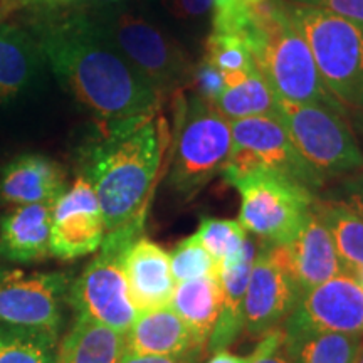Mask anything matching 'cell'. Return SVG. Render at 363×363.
<instances>
[{
  "label": "cell",
  "mask_w": 363,
  "mask_h": 363,
  "mask_svg": "<svg viewBox=\"0 0 363 363\" xmlns=\"http://www.w3.org/2000/svg\"><path fill=\"white\" fill-rule=\"evenodd\" d=\"M123 353V333L86 316H76L57 348V363H120Z\"/></svg>",
  "instance_id": "603a6c76"
},
{
  "label": "cell",
  "mask_w": 363,
  "mask_h": 363,
  "mask_svg": "<svg viewBox=\"0 0 363 363\" xmlns=\"http://www.w3.org/2000/svg\"><path fill=\"white\" fill-rule=\"evenodd\" d=\"M313 212L323 222L333 239L340 259L348 274L363 269V219L347 203L335 197H318Z\"/></svg>",
  "instance_id": "d4e9b609"
},
{
  "label": "cell",
  "mask_w": 363,
  "mask_h": 363,
  "mask_svg": "<svg viewBox=\"0 0 363 363\" xmlns=\"http://www.w3.org/2000/svg\"><path fill=\"white\" fill-rule=\"evenodd\" d=\"M108 40L163 98L189 88L194 65L174 39L131 12L94 19Z\"/></svg>",
  "instance_id": "9c48e42d"
},
{
  "label": "cell",
  "mask_w": 363,
  "mask_h": 363,
  "mask_svg": "<svg viewBox=\"0 0 363 363\" xmlns=\"http://www.w3.org/2000/svg\"><path fill=\"white\" fill-rule=\"evenodd\" d=\"M362 347L363 335L328 331L284 335V348L291 363H357Z\"/></svg>",
  "instance_id": "484cf974"
},
{
  "label": "cell",
  "mask_w": 363,
  "mask_h": 363,
  "mask_svg": "<svg viewBox=\"0 0 363 363\" xmlns=\"http://www.w3.org/2000/svg\"><path fill=\"white\" fill-rule=\"evenodd\" d=\"M120 363H180L177 358L172 357H155V355H131L123 353Z\"/></svg>",
  "instance_id": "8d00e7d4"
},
{
  "label": "cell",
  "mask_w": 363,
  "mask_h": 363,
  "mask_svg": "<svg viewBox=\"0 0 363 363\" xmlns=\"http://www.w3.org/2000/svg\"><path fill=\"white\" fill-rule=\"evenodd\" d=\"M125 274L130 298L136 313L170 306L175 281L170 269V256L157 242L140 235L125 254Z\"/></svg>",
  "instance_id": "e0dca14e"
},
{
  "label": "cell",
  "mask_w": 363,
  "mask_h": 363,
  "mask_svg": "<svg viewBox=\"0 0 363 363\" xmlns=\"http://www.w3.org/2000/svg\"><path fill=\"white\" fill-rule=\"evenodd\" d=\"M357 363H363V347H362L360 355H358V360H357Z\"/></svg>",
  "instance_id": "60d3db41"
},
{
  "label": "cell",
  "mask_w": 363,
  "mask_h": 363,
  "mask_svg": "<svg viewBox=\"0 0 363 363\" xmlns=\"http://www.w3.org/2000/svg\"><path fill=\"white\" fill-rule=\"evenodd\" d=\"M66 192V174L52 158L26 153L4 167L0 175V201L7 206L54 203Z\"/></svg>",
  "instance_id": "ac0fdd59"
},
{
  "label": "cell",
  "mask_w": 363,
  "mask_h": 363,
  "mask_svg": "<svg viewBox=\"0 0 363 363\" xmlns=\"http://www.w3.org/2000/svg\"><path fill=\"white\" fill-rule=\"evenodd\" d=\"M355 278L358 279V283H360V284L363 286V269H362L360 272H357V276H355Z\"/></svg>",
  "instance_id": "ab89813d"
},
{
  "label": "cell",
  "mask_w": 363,
  "mask_h": 363,
  "mask_svg": "<svg viewBox=\"0 0 363 363\" xmlns=\"http://www.w3.org/2000/svg\"><path fill=\"white\" fill-rule=\"evenodd\" d=\"M252 355H235V353H230L229 350H220L212 353V358L207 363H249L251 362Z\"/></svg>",
  "instance_id": "74e56055"
},
{
  "label": "cell",
  "mask_w": 363,
  "mask_h": 363,
  "mask_svg": "<svg viewBox=\"0 0 363 363\" xmlns=\"http://www.w3.org/2000/svg\"><path fill=\"white\" fill-rule=\"evenodd\" d=\"M301 296L281 247L261 240L244 299V333L249 338H262L283 326Z\"/></svg>",
  "instance_id": "8fae6325"
},
{
  "label": "cell",
  "mask_w": 363,
  "mask_h": 363,
  "mask_svg": "<svg viewBox=\"0 0 363 363\" xmlns=\"http://www.w3.org/2000/svg\"><path fill=\"white\" fill-rule=\"evenodd\" d=\"M0 363H57V333L0 325Z\"/></svg>",
  "instance_id": "4316f807"
},
{
  "label": "cell",
  "mask_w": 363,
  "mask_h": 363,
  "mask_svg": "<svg viewBox=\"0 0 363 363\" xmlns=\"http://www.w3.org/2000/svg\"><path fill=\"white\" fill-rule=\"evenodd\" d=\"M101 140L88 150L83 177L96 192L104 229L145 224L165 153V121L153 113L101 125Z\"/></svg>",
  "instance_id": "7a4b0ae2"
},
{
  "label": "cell",
  "mask_w": 363,
  "mask_h": 363,
  "mask_svg": "<svg viewBox=\"0 0 363 363\" xmlns=\"http://www.w3.org/2000/svg\"><path fill=\"white\" fill-rule=\"evenodd\" d=\"M233 150L220 175L227 182L254 169L269 172L298 182L311 192L325 187L326 182L299 155L276 115H262L230 121Z\"/></svg>",
  "instance_id": "30bf717a"
},
{
  "label": "cell",
  "mask_w": 363,
  "mask_h": 363,
  "mask_svg": "<svg viewBox=\"0 0 363 363\" xmlns=\"http://www.w3.org/2000/svg\"><path fill=\"white\" fill-rule=\"evenodd\" d=\"M219 274L185 281L175 286L170 299L174 310L194 340L195 348L202 352L211 340L220 308Z\"/></svg>",
  "instance_id": "44dd1931"
},
{
  "label": "cell",
  "mask_w": 363,
  "mask_h": 363,
  "mask_svg": "<svg viewBox=\"0 0 363 363\" xmlns=\"http://www.w3.org/2000/svg\"><path fill=\"white\" fill-rule=\"evenodd\" d=\"M203 57L224 72L249 71L252 67H257L247 44L235 34L212 30L206 40V56Z\"/></svg>",
  "instance_id": "f546056e"
},
{
  "label": "cell",
  "mask_w": 363,
  "mask_h": 363,
  "mask_svg": "<svg viewBox=\"0 0 363 363\" xmlns=\"http://www.w3.org/2000/svg\"><path fill=\"white\" fill-rule=\"evenodd\" d=\"M182 93L175 94L179 110L169 182L177 194L189 201L224 169L233 150V133L230 121L214 104L195 94L185 101Z\"/></svg>",
  "instance_id": "5b68a950"
},
{
  "label": "cell",
  "mask_w": 363,
  "mask_h": 363,
  "mask_svg": "<svg viewBox=\"0 0 363 363\" xmlns=\"http://www.w3.org/2000/svg\"><path fill=\"white\" fill-rule=\"evenodd\" d=\"M106 229L96 192L79 175L54 202L49 252L61 261L89 256L101 247Z\"/></svg>",
  "instance_id": "5bb4252c"
},
{
  "label": "cell",
  "mask_w": 363,
  "mask_h": 363,
  "mask_svg": "<svg viewBox=\"0 0 363 363\" xmlns=\"http://www.w3.org/2000/svg\"><path fill=\"white\" fill-rule=\"evenodd\" d=\"M240 38L276 96L291 103L326 104L347 113L326 89L306 40L286 16L283 0H266Z\"/></svg>",
  "instance_id": "3957f363"
},
{
  "label": "cell",
  "mask_w": 363,
  "mask_h": 363,
  "mask_svg": "<svg viewBox=\"0 0 363 363\" xmlns=\"http://www.w3.org/2000/svg\"><path fill=\"white\" fill-rule=\"evenodd\" d=\"M279 247L286 266L303 294L347 272L328 229L318 219L313 207L299 233Z\"/></svg>",
  "instance_id": "2e32d148"
},
{
  "label": "cell",
  "mask_w": 363,
  "mask_h": 363,
  "mask_svg": "<svg viewBox=\"0 0 363 363\" xmlns=\"http://www.w3.org/2000/svg\"><path fill=\"white\" fill-rule=\"evenodd\" d=\"M227 184L239 192V222L244 229L272 246H284L299 233L318 195L264 169L233 177Z\"/></svg>",
  "instance_id": "ba28073f"
},
{
  "label": "cell",
  "mask_w": 363,
  "mask_h": 363,
  "mask_svg": "<svg viewBox=\"0 0 363 363\" xmlns=\"http://www.w3.org/2000/svg\"><path fill=\"white\" fill-rule=\"evenodd\" d=\"M259 249L261 240L247 234L242 247L234 256L219 262L220 308L214 331L207 343L208 353L227 350L244 333V299Z\"/></svg>",
  "instance_id": "9a60e30c"
},
{
  "label": "cell",
  "mask_w": 363,
  "mask_h": 363,
  "mask_svg": "<svg viewBox=\"0 0 363 363\" xmlns=\"http://www.w3.org/2000/svg\"><path fill=\"white\" fill-rule=\"evenodd\" d=\"M247 234L239 220L202 217L195 238L201 240L202 246L217 262H220L225 257L234 256L242 247Z\"/></svg>",
  "instance_id": "f1b7e54d"
},
{
  "label": "cell",
  "mask_w": 363,
  "mask_h": 363,
  "mask_svg": "<svg viewBox=\"0 0 363 363\" xmlns=\"http://www.w3.org/2000/svg\"><path fill=\"white\" fill-rule=\"evenodd\" d=\"M335 199L347 203L352 211H355L363 219V170L343 177Z\"/></svg>",
  "instance_id": "836d02e7"
},
{
  "label": "cell",
  "mask_w": 363,
  "mask_h": 363,
  "mask_svg": "<svg viewBox=\"0 0 363 363\" xmlns=\"http://www.w3.org/2000/svg\"><path fill=\"white\" fill-rule=\"evenodd\" d=\"M251 355L252 358L249 363H291L284 348V330L278 326L266 333Z\"/></svg>",
  "instance_id": "d6a6232c"
},
{
  "label": "cell",
  "mask_w": 363,
  "mask_h": 363,
  "mask_svg": "<svg viewBox=\"0 0 363 363\" xmlns=\"http://www.w3.org/2000/svg\"><path fill=\"white\" fill-rule=\"evenodd\" d=\"M362 130H363V118H362Z\"/></svg>",
  "instance_id": "ee69618b"
},
{
  "label": "cell",
  "mask_w": 363,
  "mask_h": 363,
  "mask_svg": "<svg viewBox=\"0 0 363 363\" xmlns=\"http://www.w3.org/2000/svg\"><path fill=\"white\" fill-rule=\"evenodd\" d=\"M43 62L34 35L16 24H0V103L29 88Z\"/></svg>",
  "instance_id": "7402d4cb"
},
{
  "label": "cell",
  "mask_w": 363,
  "mask_h": 363,
  "mask_svg": "<svg viewBox=\"0 0 363 363\" xmlns=\"http://www.w3.org/2000/svg\"><path fill=\"white\" fill-rule=\"evenodd\" d=\"M224 81L225 89L214 106L225 120L235 121L276 113L278 96L257 67L224 72Z\"/></svg>",
  "instance_id": "cb8c5ba5"
},
{
  "label": "cell",
  "mask_w": 363,
  "mask_h": 363,
  "mask_svg": "<svg viewBox=\"0 0 363 363\" xmlns=\"http://www.w3.org/2000/svg\"><path fill=\"white\" fill-rule=\"evenodd\" d=\"M274 115L299 155L325 182L363 170V152L345 111L278 98Z\"/></svg>",
  "instance_id": "52a82bcc"
},
{
  "label": "cell",
  "mask_w": 363,
  "mask_h": 363,
  "mask_svg": "<svg viewBox=\"0 0 363 363\" xmlns=\"http://www.w3.org/2000/svg\"><path fill=\"white\" fill-rule=\"evenodd\" d=\"M283 7L306 40L331 96L345 110H355L363 86V26L294 0H283Z\"/></svg>",
  "instance_id": "277c9868"
},
{
  "label": "cell",
  "mask_w": 363,
  "mask_h": 363,
  "mask_svg": "<svg viewBox=\"0 0 363 363\" xmlns=\"http://www.w3.org/2000/svg\"><path fill=\"white\" fill-rule=\"evenodd\" d=\"M355 110H360L363 113V86H362V89H360V94H358Z\"/></svg>",
  "instance_id": "f35d334b"
},
{
  "label": "cell",
  "mask_w": 363,
  "mask_h": 363,
  "mask_svg": "<svg viewBox=\"0 0 363 363\" xmlns=\"http://www.w3.org/2000/svg\"><path fill=\"white\" fill-rule=\"evenodd\" d=\"M169 256L175 284L219 274V262L208 254L195 234L182 239Z\"/></svg>",
  "instance_id": "83f0119b"
},
{
  "label": "cell",
  "mask_w": 363,
  "mask_h": 363,
  "mask_svg": "<svg viewBox=\"0 0 363 363\" xmlns=\"http://www.w3.org/2000/svg\"><path fill=\"white\" fill-rule=\"evenodd\" d=\"M51 2H67V0H51Z\"/></svg>",
  "instance_id": "7bdbcfd3"
},
{
  "label": "cell",
  "mask_w": 363,
  "mask_h": 363,
  "mask_svg": "<svg viewBox=\"0 0 363 363\" xmlns=\"http://www.w3.org/2000/svg\"><path fill=\"white\" fill-rule=\"evenodd\" d=\"M294 2L321 7L335 16L345 17V19L363 26V0H294Z\"/></svg>",
  "instance_id": "e575fe53"
},
{
  "label": "cell",
  "mask_w": 363,
  "mask_h": 363,
  "mask_svg": "<svg viewBox=\"0 0 363 363\" xmlns=\"http://www.w3.org/2000/svg\"><path fill=\"white\" fill-rule=\"evenodd\" d=\"M281 328L286 337L311 331L363 335V286L347 272L325 281L303 294Z\"/></svg>",
  "instance_id": "4fadbf2b"
},
{
  "label": "cell",
  "mask_w": 363,
  "mask_h": 363,
  "mask_svg": "<svg viewBox=\"0 0 363 363\" xmlns=\"http://www.w3.org/2000/svg\"><path fill=\"white\" fill-rule=\"evenodd\" d=\"M101 2H108V4H118V2H121V0H101Z\"/></svg>",
  "instance_id": "b9f144b4"
},
{
  "label": "cell",
  "mask_w": 363,
  "mask_h": 363,
  "mask_svg": "<svg viewBox=\"0 0 363 363\" xmlns=\"http://www.w3.org/2000/svg\"><path fill=\"white\" fill-rule=\"evenodd\" d=\"M51 202L11 208L0 219V257L11 262H38L51 256Z\"/></svg>",
  "instance_id": "d6986e66"
},
{
  "label": "cell",
  "mask_w": 363,
  "mask_h": 363,
  "mask_svg": "<svg viewBox=\"0 0 363 363\" xmlns=\"http://www.w3.org/2000/svg\"><path fill=\"white\" fill-rule=\"evenodd\" d=\"M69 286L65 272H2L0 323L59 333Z\"/></svg>",
  "instance_id": "7c38bea8"
},
{
  "label": "cell",
  "mask_w": 363,
  "mask_h": 363,
  "mask_svg": "<svg viewBox=\"0 0 363 363\" xmlns=\"http://www.w3.org/2000/svg\"><path fill=\"white\" fill-rule=\"evenodd\" d=\"M143 229L145 224H131L106 233L98 256L67 291V305L76 316H86L123 335L131 328L138 313L130 298L125 254L130 244L143 235Z\"/></svg>",
  "instance_id": "8992f818"
},
{
  "label": "cell",
  "mask_w": 363,
  "mask_h": 363,
  "mask_svg": "<svg viewBox=\"0 0 363 363\" xmlns=\"http://www.w3.org/2000/svg\"><path fill=\"white\" fill-rule=\"evenodd\" d=\"M266 0H214L212 30L240 35Z\"/></svg>",
  "instance_id": "4dcf8cb0"
},
{
  "label": "cell",
  "mask_w": 363,
  "mask_h": 363,
  "mask_svg": "<svg viewBox=\"0 0 363 363\" xmlns=\"http://www.w3.org/2000/svg\"><path fill=\"white\" fill-rule=\"evenodd\" d=\"M43 59L66 88L99 118L115 125L158 111L162 96L83 13L35 26Z\"/></svg>",
  "instance_id": "6da1fadb"
},
{
  "label": "cell",
  "mask_w": 363,
  "mask_h": 363,
  "mask_svg": "<svg viewBox=\"0 0 363 363\" xmlns=\"http://www.w3.org/2000/svg\"><path fill=\"white\" fill-rule=\"evenodd\" d=\"M189 88L192 89V94H195V96H199L211 104H216V101L220 98V94L225 89L224 72L212 65L211 61H207L206 57H202L192 67Z\"/></svg>",
  "instance_id": "1f68e13d"
},
{
  "label": "cell",
  "mask_w": 363,
  "mask_h": 363,
  "mask_svg": "<svg viewBox=\"0 0 363 363\" xmlns=\"http://www.w3.org/2000/svg\"><path fill=\"white\" fill-rule=\"evenodd\" d=\"M125 353L192 360L199 353L184 321L170 306L138 313L125 333Z\"/></svg>",
  "instance_id": "ffe728a7"
},
{
  "label": "cell",
  "mask_w": 363,
  "mask_h": 363,
  "mask_svg": "<svg viewBox=\"0 0 363 363\" xmlns=\"http://www.w3.org/2000/svg\"><path fill=\"white\" fill-rule=\"evenodd\" d=\"M214 0H169L172 12L182 21L201 19L212 12Z\"/></svg>",
  "instance_id": "d590c367"
}]
</instances>
